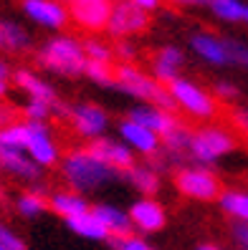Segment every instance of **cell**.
Listing matches in <instances>:
<instances>
[{
    "label": "cell",
    "mask_w": 248,
    "mask_h": 250,
    "mask_svg": "<svg viewBox=\"0 0 248 250\" xmlns=\"http://www.w3.org/2000/svg\"><path fill=\"white\" fill-rule=\"evenodd\" d=\"M213 16L221 18L225 23H243V16H246V3L243 0H210Z\"/></svg>",
    "instance_id": "obj_29"
},
{
    "label": "cell",
    "mask_w": 248,
    "mask_h": 250,
    "mask_svg": "<svg viewBox=\"0 0 248 250\" xmlns=\"http://www.w3.org/2000/svg\"><path fill=\"white\" fill-rule=\"evenodd\" d=\"M5 94H8V83H5V81H0V101L5 99Z\"/></svg>",
    "instance_id": "obj_45"
},
{
    "label": "cell",
    "mask_w": 248,
    "mask_h": 250,
    "mask_svg": "<svg viewBox=\"0 0 248 250\" xmlns=\"http://www.w3.org/2000/svg\"><path fill=\"white\" fill-rule=\"evenodd\" d=\"M31 48V33L16 21H0V51L23 53Z\"/></svg>",
    "instance_id": "obj_25"
},
{
    "label": "cell",
    "mask_w": 248,
    "mask_h": 250,
    "mask_svg": "<svg viewBox=\"0 0 248 250\" xmlns=\"http://www.w3.org/2000/svg\"><path fill=\"white\" fill-rule=\"evenodd\" d=\"M127 116L132 122L152 129L155 134H159V137H167V134H172L175 129L182 126L180 119L175 116V111L162 109V106H152V104H135L132 109L127 111Z\"/></svg>",
    "instance_id": "obj_15"
},
{
    "label": "cell",
    "mask_w": 248,
    "mask_h": 250,
    "mask_svg": "<svg viewBox=\"0 0 248 250\" xmlns=\"http://www.w3.org/2000/svg\"><path fill=\"white\" fill-rule=\"evenodd\" d=\"M91 205L86 200V195H79L74 189H56L48 197V212L58 215L66 223V220H74L84 212H89Z\"/></svg>",
    "instance_id": "obj_22"
},
{
    "label": "cell",
    "mask_w": 248,
    "mask_h": 250,
    "mask_svg": "<svg viewBox=\"0 0 248 250\" xmlns=\"http://www.w3.org/2000/svg\"><path fill=\"white\" fill-rule=\"evenodd\" d=\"M225 43H228L230 66L248 71V43H243V41H238V38H225Z\"/></svg>",
    "instance_id": "obj_33"
},
{
    "label": "cell",
    "mask_w": 248,
    "mask_h": 250,
    "mask_svg": "<svg viewBox=\"0 0 248 250\" xmlns=\"http://www.w3.org/2000/svg\"><path fill=\"white\" fill-rule=\"evenodd\" d=\"M213 96L221 101H236L238 99V86L233 81H215L213 83Z\"/></svg>",
    "instance_id": "obj_36"
},
{
    "label": "cell",
    "mask_w": 248,
    "mask_h": 250,
    "mask_svg": "<svg viewBox=\"0 0 248 250\" xmlns=\"http://www.w3.org/2000/svg\"><path fill=\"white\" fill-rule=\"evenodd\" d=\"M112 245H114V250H157L144 235H137V232L127 235L122 240H112Z\"/></svg>",
    "instance_id": "obj_35"
},
{
    "label": "cell",
    "mask_w": 248,
    "mask_h": 250,
    "mask_svg": "<svg viewBox=\"0 0 248 250\" xmlns=\"http://www.w3.org/2000/svg\"><path fill=\"white\" fill-rule=\"evenodd\" d=\"M190 48L198 58H203L205 63L215 66V68H223L230 66V56H228V43L225 38L208 33V31H198L190 36Z\"/></svg>",
    "instance_id": "obj_17"
},
{
    "label": "cell",
    "mask_w": 248,
    "mask_h": 250,
    "mask_svg": "<svg viewBox=\"0 0 248 250\" xmlns=\"http://www.w3.org/2000/svg\"><path fill=\"white\" fill-rule=\"evenodd\" d=\"M0 250H5V248H3V245H0Z\"/></svg>",
    "instance_id": "obj_48"
},
{
    "label": "cell",
    "mask_w": 248,
    "mask_h": 250,
    "mask_svg": "<svg viewBox=\"0 0 248 250\" xmlns=\"http://www.w3.org/2000/svg\"><path fill=\"white\" fill-rule=\"evenodd\" d=\"M114 56H119V58H122V63H132L135 58H137V48H135V43L129 41V38L119 41V43L114 46Z\"/></svg>",
    "instance_id": "obj_38"
},
{
    "label": "cell",
    "mask_w": 248,
    "mask_h": 250,
    "mask_svg": "<svg viewBox=\"0 0 248 250\" xmlns=\"http://www.w3.org/2000/svg\"><path fill=\"white\" fill-rule=\"evenodd\" d=\"M86 79H91L99 83L101 89H116V79H114V66L112 63H96V61H86Z\"/></svg>",
    "instance_id": "obj_30"
},
{
    "label": "cell",
    "mask_w": 248,
    "mask_h": 250,
    "mask_svg": "<svg viewBox=\"0 0 248 250\" xmlns=\"http://www.w3.org/2000/svg\"><path fill=\"white\" fill-rule=\"evenodd\" d=\"M190 137H193V131L187 126H180V129H175L172 134L162 137L159 157H162L167 165H178V169L185 167V162L190 159Z\"/></svg>",
    "instance_id": "obj_23"
},
{
    "label": "cell",
    "mask_w": 248,
    "mask_h": 250,
    "mask_svg": "<svg viewBox=\"0 0 248 250\" xmlns=\"http://www.w3.org/2000/svg\"><path fill=\"white\" fill-rule=\"evenodd\" d=\"M116 131H119V139H122L137 157H142V159H152V157L159 154V149H162V137L155 134L152 129L132 122L129 116L119 119V124H116Z\"/></svg>",
    "instance_id": "obj_11"
},
{
    "label": "cell",
    "mask_w": 248,
    "mask_h": 250,
    "mask_svg": "<svg viewBox=\"0 0 248 250\" xmlns=\"http://www.w3.org/2000/svg\"><path fill=\"white\" fill-rule=\"evenodd\" d=\"M112 8V0H68V16L84 31H101V28L107 31Z\"/></svg>",
    "instance_id": "obj_13"
},
{
    "label": "cell",
    "mask_w": 248,
    "mask_h": 250,
    "mask_svg": "<svg viewBox=\"0 0 248 250\" xmlns=\"http://www.w3.org/2000/svg\"><path fill=\"white\" fill-rule=\"evenodd\" d=\"M0 245H3L5 250H28L25 240L8 223H3V220H0Z\"/></svg>",
    "instance_id": "obj_34"
},
{
    "label": "cell",
    "mask_w": 248,
    "mask_h": 250,
    "mask_svg": "<svg viewBox=\"0 0 248 250\" xmlns=\"http://www.w3.org/2000/svg\"><path fill=\"white\" fill-rule=\"evenodd\" d=\"M185 66V53L178 46H162L155 58H152V76L159 83H172L175 79H180V71Z\"/></svg>",
    "instance_id": "obj_21"
},
{
    "label": "cell",
    "mask_w": 248,
    "mask_h": 250,
    "mask_svg": "<svg viewBox=\"0 0 248 250\" xmlns=\"http://www.w3.org/2000/svg\"><path fill=\"white\" fill-rule=\"evenodd\" d=\"M218 208L233 223H248V189H223L218 197Z\"/></svg>",
    "instance_id": "obj_26"
},
{
    "label": "cell",
    "mask_w": 248,
    "mask_h": 250,
    "mask_svg": "<svg viewBox=\"0 0 248 250\" xmlns=\"http://www.w3.org/2000/svg\"><path fill=\"white\" fill-rule=\"evenodd\" d=\"M58 172L66 189H74L79 195H94L119 180V172L101 162L89 146L68 149L58 162Z\"/></svg>",
    "instance_id": "obj_1"
},
{
    "label": "cell",
    "mask_w": 248,
    "mask_h": 250,
    "mask_svg": "<svg viewBox=\"0 0 248 250\" xmlns=\"http://www.w3.org/2000/svg\"><path fill=\"white\" fill-rule=\"evenodd\" d=\"M66 228L81 240H91V243H107L109 240V232L104 230L101 220L94 215V210L84 212L74 220H66Z\"/></svg>",
    "instance_id": "obj_24"
},
{
    "label": "cell",
    "mask_w": 248,
    "mask_h": 250,
    "mask_svg": "<svg viewBox=\"0 0 248 250\" xmlns=\"http://www.w3.org/2000/svg\"><path fill=\"white\" fill-rule=\"evenodd\" d=\"M230 243L236 245V250H248V223L230 225Z\"/></svg>",
    "instance_id": "obj_37"
},
{
    "label": "cell",
    "mask_w": 248,
    "mask_h": 250,
    "mask_svg": "<svg viewBox=\"0 0 248 250\" xmlns=\"http://www.w3.org/2000/svg\"><path fill=\"white\" fill-rule=\"evenodd\" d=\"M23 13L36 25L48 31H61L68 23V8H64L58 0H23Z\"/></svg>",
    "instance_id": "obj_16"
},
{
    "label": "cell",
    "mask_w": 248,
    "mask_h": 250,
    "mask_svg": "<svg viewBox=\"0 0 248 250\" xmlns=\"http://www.w3.org/2000/svg\"><path fill=\"white\" fill-rule=\"evenodd\" d=\"M124 180L132 185V189H137L139 197H155L159 192V185H162V174L152 159H144L124 172Z\"/></svg>",
    "instance_id": "obj_20"
},
{
    "label": "cell",
    "mask_w": 248,
    "mask_h": 250,
    "mask_svg": "<svg viewBox=\"0 0 248 250\" xmlns=\"http://www.w3.org/2000/svg\"><path fill=\"white\" fill-rule=\"evenodd\" d=\"M25 154L41 169L58 167L61 162V144H58L48 122H25Z\"/></svg>",
    "instance_id": "obj_7"
},
{
    "label": "cell",
    "mask_w": 248,
    "mask_h": 250,
    "mask_svg": "<svg viewBox=\"0 0 248 250\" xmlns=\"http://www.w3.org/2000/svg\"><path fill=\"white\" fill-rule=\"evenodd\" d=\"M172 3H180V5H210V0H172Z\"/></svg>",
    "instance_id": "obj_43"
},
{
    "label": "cell",
    "mask_w": 248,
    "mask_h": 250,
    "mask_svg": "<svg viewBox=\"0 0 248 250\" xmlns=\"http://www.w3.org/2000/svg\"><path fill=\"white\" fill-rule=\"evenodd\" d=\"M8 79H13V71H10V66L0 58V81H5L8 83Z\"/></svg>",
    "instance_id": "obj_42"
},
{
    "label": "cell",
    "mask_w": 248,
    "mask_h": 250,
    "mask_svg": "<svg viewBox=\"0 0 248 250\" xmlns=\"http://www.w3.org/2000/svg\"><path fill=\"white\" fill-rule=\"evenodd\" d=\"M36 61L41 68H46L56 76H81L86 71V53H84V43L76 41L74 36H53L41 46Z\"/></svg>",
    "instance_id": "obj_2"
},
{
    "label": "cell",
    "mask_w": 248,
    "mask_h": 250,
    "mask_svg": "<svg viewBox=\"0 0 248 250\" xmlns=\"http://www.w3.org/2000/svg\"><path fill=\"white\" fill-rule=\"evenodd\" d=\"M147 25H150L147 13L139 10L135 3H129V0H119V3H114V8H112L107 33L124 41V38H132L142 31H147Z\"/></svg>",
    "instance_id": "obj_10"
},
{
    "label": "cell",
    "mask_w": 248,
    "mask_h": 250,
    "mask_svg": "<svg viewBox=\"0 0 248 250\" xmlns=\"http://www.w3.org/2000/svg\"><path fill=\"white\" fill-rule=\"evenodd\" d=\"M91 210L101 220L104 230L109 232V240H122V238L135 232L127 208H119V205H114V202H96V205H91Z\"/></svg>",
    "instance_id": "obj_18"
},
{
    "label": "cell",
    "mask_w": 248,
    "mask_h": 250,
    "mask_svg": "<svg viewBox=\"0 0 248 250\" xmlns=\"http://www.w3.org/2000/svg\"><path fill=\"white\" fill-rule=\"evenodd\" d=\"M114 79H116V91L132 96L137 104H152L175 111V104L170 99V91L165 83H159L152 73H144L135 63H119L114 66Z\"/></svg>",
    "instance_id": "obj_3"
},
{
    "label": "cell",
    "mask_w": 248,
    "mask_h": 250,
    "mask_svg": "<svg viewBox=\"0 0 248 250\" xmlns=\"http://www.w3.org/2000/svg\"><path fill=\"white\" fill-rule=\"evenodd\" d=\"M167 91L175 104V111H182L190 119L208 124L218 116V99L193 79H185V76L175 79L172 83H167Z\"/></svg>",
    "instance_id": "obj_5"
},
{
    "label": "cell",
    "mask_w": 248,
    "mask_h": 250,
    "mask_svg": "<svg viewBox=\"0 0 248 250\" xmlns=\"http://www.w3.org/2000/svg\"><path fill=\"white\" fill-rule=\"evenodd\" d=\"M10 122H16V119H13V109H8V106H0V129L8 126Z\"/></svg>",
    "instance_id": "obj_41"
},
{
    "label": "cell",
    "mask_w": 248,
    "mask_h": 250,
    "mask_svg": "<svg viewBox=\"0 0 248 250\" xmlns=\"http://www.w3.org/2000/svg\"><path fill=\"white\" fill-rule=\"evenodd\" d=\"M175 189L195 202H218V197L223 195L221 177L210 167H198V165H185L180 169H175Z\"/></svg>",
    "instance_id": "obj_6"
},
{
    "label": "cell",
    "mask_w": 248,
    "mask_h": 250,
    "mask_svg": "<svg viewBox=\"0 0 248 250\" xmlns=\"http://www.w3.org/2000/svg\"><path fill=\"white\" fill-rule=\"evenodd\" d=\"M68 124H71V131L76 137L86 139V142H94V139H101L107 137V131L112 126V116L104 106L94 104V101H81V104H74L68 109Z\"/></svg>",
    "instance_id": "obj_8"
},
{
    "label": "cell",
    "mask_w": 248,
    "mask_h": 250,
    "mask_svg": "<svg viewBox=\"0 0 248 250\" xmlns=\"http://www.w3.org/2000/svg\"><path fill=\"white\" fill-rule=\"evenodd\" d=\"M127 212H129V220H132L135 232L144 235V238L155 232H162L167 225V210L157 197H137L127 208Z\"/></svg>",
    "instance_id": "obj_9"
},
{
    "label": "cell",
    "mask_w": 248,
    "mask_h": 250,
    "mask_svg": "<svg viewBox=\"0 0 248 250\" xmlns=\"http://www.w3.org/2000/svg\"><path fill=\"white\" fill-rule=\"evenodd\" d=\"M195 250H223L221 245H215V243H200Z\"/></svg>",
    "instance_id": "obj_44"
},
{
    "label": "cell",
    "mask_w": 248,
    "mask_h": 250,
    "mask_svg": "<svg viewBox=\"0 0 248 250\" xmlns=\"http://www.w3.org/2000/svg\"><path fill=\"white\" fill-rule=\"evenodd\" d=\"M84 53H86V61H96V63H112L114 58V48L99 38L84 41Z\"/></svg>",
    "instance_id": "obj_31"
},
{
    "label": "cell",
    "mask_w": 248,
    "mask_h": 250,
    "mask_svg": "<svg viewBox=\"0 0 248 250\" xmlns=\"http://www.w3.org/2000/svg\"><path fill=\"white\" fill-rule=\"evenodd\" d=\"M0 152H25V122H10L0 129Z\"/></svg>",
    "instance_id": "obj_28"
},
{
    "label": "cell",
    "mask_w": 248,
    "mask_h": 250,
    "mask_svg": "<svg viewBox=\"0 0 248 250\" xmlns=\"http://www.w3.org/2000/svg\"><path fill=\"white\" fill-rule=\"evenodd\" d=\"M243 23L248 25V5H246V16H243Z\"/></svg>",
    "instance_id": "obj_46"
},
{
    "label": "cell",
    "mask_w": 248,
    "mask_h": 250,
    "mask_svg": "<svg viewBox=\"0 0 248 250\" xmlns=\"http://www.w3.org/2000/svg\"><path fill=\"white\" fill-rule=\"evenodd\" d=\"M16 212L25 220H36L43 212H48V200L38 189H25L16 197Z\"/></svg>",
    "instance_id": "obj_27"
},
{
    "label": "cell",
    "mask_w": 248,
    "mask_h": 250,
    "mask_svg": "<svg viewBox=\"0 0 248 250\" xmlns=\"http://www.w3.org/2000/svg\"><path fill=\"white\" fill-rule=\"evenodd\" d=\"M230 119H233V124H236L241 131H246V134H248V106H238V109H233Z\"/></svg>",
    "instance_id": "obj_39"
},
{
    "label": "cell",
    "mask_w": 248,
    "mask_h": 250,
    "mask_svg": "<svg viewBox=\"0 0 248 250\" xmlns=\"http://www.w3.org/2000/svg\"><path fill=\"white\" fill-rule=\"evenodd\" d=\"M129 3H135L139 10H144V13H152V10H157L159 8V0H129Z\"/></svg>",
    "instance_id": "obj_40"
},
{
    "label": "cell",
    "mask_w": 248,
    "mask_h": 250,
    "mask_svg": "<svg viewBox=\"0 0 248 250\" xmlns=\"http://www.w3.org/2000/svg\"><path fill=\"white\" fill-rule=\"evenodd\" d=\"M3 195H5V189H3V182H0V200H3Z\"/></svg>",
    "instance_id": "obj_47"
},
{
    "label": "cell",
    "mask_w": 248,
    "mask_h": 250,
    "mask_svg": "<svg viewBox=\"0 0 248 250\" xmlns=\"http://www.w3.org/2000/svg\"><path fill=\"white\" fill-rule=\"evenodd\" d=\"M0 172L25 185H36L43 174V169L25 152H0Z\"/></svg>",
    "instance_id": "obj_19"
},
{
    "label": "cell",
    "mask_w": 248,
    "mask_h": 250,
    "mask_svg": "<svg viewBox=\"0 0 248 250\" xmlns=\"http://www.w3.org/2000/svg\"><path fill=\"white\" fill-rule=\"evenodd\" d=\"M13 83L18 86V89L31 99V101H43V104H48L53 106L58 114H66V106L61 104V99H58V91L53 89V86L46 81V79H41L38 73H33L31 68H18V71H13Z\"/></svg>",
    "instance_id": "obj_12"
},
{
    "label": "cell",
    "mask_w": 248,
    "mask_h": 250,
    "mask_svg": "<svg viewBox=\"0 0 248 250\" xmlns=\"http://www.w3.org/2000/svg\"><path fill=\"white\" fill-rule=\"evenodd\" d=\"M236 137L221 124H203L190 137V162L198 167H213L236 152Z\"/></svg>",
    "instance_id": "obj_4"
},
{
    "label": "cell",
    "mask_w": 248,
    "mask_h": 250,
    "mask_svg": "<svg viewBox=\"0 0 248 250\" xmlns=\"http://www.w3.org/2000/svg\"><path fill=\"white\" fill-rule=\"evenodd\" d=\"M53 111H56V109L48 106V104H43V101H31V99H28L25 104H23L25 122H48Z\"/></svg>",
    "instance_id": "obj_32"
},
{
    "label": "cell",
    "mask_w": 248,
    "mask_h": 250,
    "mask_svg": "<svg viewBox=\"0 0 248 250\" xmlns=\"http://www.w3.org/2000/svg\"><path fill=\"white\" fill-rule=\"evenodd\" d=\"M86 146H89L101 162H107L109 167H114L119 174H124L127 169H132L137 165V154L129 149L119 137H101V139L89 142Z\"/></svg>",
    "instance_id": "obj_14"
}]
</instances>
